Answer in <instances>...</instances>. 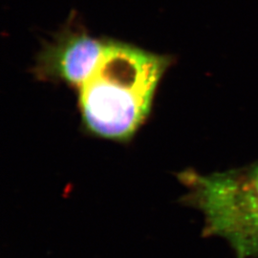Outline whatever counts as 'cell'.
Wrapping results in <instances>:
<instances>
[{
  "label": "cell",
  "instance_id": "obj_1",
  "mask_svg": "<svg viewBox=\"0 0 258 258\" xmlns=\"http://www.w3.org/2000/svg\"><path fill=\"white\" fill-rule=\"evenodd\" d=\"M171 62L169 55L109 39L100 63L78 89L85 129L112 141L132 138L148 119Z\"/></svg>",
  "mask_w": 258,
  "mask_h": 258
},
{
  "label": "cell",
  "instance_id": "obj_2",
  "mask_svg": "<svg viewBox=\"0 0 258 258\" xmlns=\"http://www.w3.org/2000/svg\"><path fill=\"white\" fill-rule=\"evenodd\" d=\"M180 178L208 233L227 240L240 258L258 254V165L211 175L184 171Z\"/></svg>",
  "mask_w": 258,
  "mask_h": 258
},
{
  "label": "cell",
  "instance_id": "obj_3",
  "mask_svg": "<svg viewBox=\"0 0 258 258\" xmlns=\"http://www.w3.org/2000/svg\"><path fill=\"white\" fill-rule=\"evenodd\" d=\"M109 39L84 31L66 30L43 48L37 57V77L79 89L100 63Z\"/></svg>",
  "mask_w": 258,
  "mask_h": 258
}]
</instances>
